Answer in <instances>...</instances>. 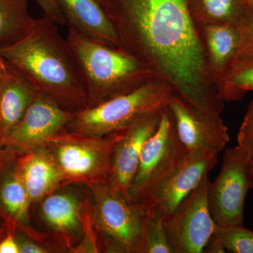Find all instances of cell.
<instances>
[{
	"label": "cell",
	"instance_id": "cell-33",
	"mask_svg": "<svg viewBox=\"0 0 253 253\" xmlns=\"http://www.w3.org/2000/svg\"><path fill=\"white\" fill-rule=\"evenodd\" d=\"M4 67H5L4 60L1 59V58H0V75H1V73H3V71H4Z\"/></svg>",
	"mask_w": 253,
	"mask_h": 253
},
{
	"label": "cell",
	"instance_id": "cell-23",
	"mask_svg": "<svg viewBox=\"0 0 253 253\" xmlns=\"http://www.w3.org/2000/svg\"><path fill=\"white\" fill-rule=\"evenodd\" d=\"M139 253H173L166 234L164 217L154 208H146Z\"/></svg>",
	"mask_w": 253,
	"mask_h": 253
},
{
	"label": "cell",
	"instance_id": "cell-8",
	"mask_svg": "<svg viewBox=\"0 0 253 253\" xmlns=\"http://www.w3.org/2000/svg\"><path fill=\"white\" fill-rule=\"evenodd\" d=\"M253 158L239 145L226 149L220 172L210 183L208 205L219 226L244 225L246 194L251 189Z\"/></svg>",
	"mask_w": 253,
	"mask_h": 253
},
{
	"label": "cell",
	"instance_id": "cell-15",
	"mask_svg": "<svg viewBox=\"0 0 253 253\" xmlns=\"http://www.w3.org/2000/svg\"><path fill=\"white\" fill-rule=\"evenodd\" d=\"M32 206L18 166L17 153L1 147L0 208L14 227L32 231L35 230L31 222Z\"/></svg>",
	"mask_w": 253,
	"mask_h": 253
},
{
	"label": "cell",
	"instance_id": "cell-22",
	"mask_svg": "<svg viewBox=\"0 0 253 253\" xmlns=\"http://www.w3.org/2000/svg\"><path fill=\"white\" fill-rule=\"evenodd\" d=\"M215 86L223 101H238L253 91V57L236 56Z\"/></svg>",
	"mask_w": 253,
	"mask_h": 253
},
{
	"label": "cell",
	"instance_id": "cell-31",
	"mask_svg": "<svg viewBox=\"0 0 253 253\" xmlns=\"http://www.w3.org/2000/svg\"><path fill=\"white\" fill-rule=\"evenodd\" d=\"M14 228L0 208V240L10 231L14 230Z\"/></svg>",
	"mask_w": 253,
	"mask_h": 253
},
{
	"label": "cell",
	"instance_id": "cell-5",
	"mask_svg": "<svg viewBox=\"0 0 253 253\" xmlns=\"http://www.w3.org/2000/svg\"><path fill=\"white\" fill-rule=\"evenodd\" d=\"M122 134L94 136L65 129L44 143L62 175L63 186L107 183L113 150Z\"/></svg>",
	"mask_w": 253,
	"mask_h": 253
},
{
	"label": "cell",
	"instance_id": "cell-6",
	"mask_svg": "<svg viewBox=\"0 0 253 253\" xmlns=\"http://www.w3.org/2000/svg\"><path fill=\"white\" fill-rule=\"evenodd\" d=\"M189 151L181 142L172 113L163 109L157 130L145 143L128 193L133 203L149 207L161 186L181 166Z\"/></svg>",
	"mask_w": 253,
	"mask_h": 253
},
{
	"label": "cell",
	"instance_id": "cell-14",
	"mask_svg": "<svg viewBox=\"0 0 253 253\" xmlns=\"http://www.w3.org/2000/svg\"><path fill=\"white\" fill-rule=\"evenodd\" d=\"M217 162L218 154L215 153L189 152L184 162L161 186L146 208H154L163 217H168L199 185Z\"/></svg>",
	"mask_w": 253,
	"mask_h": 253
},
{
	"label": "cell",
	"instance_id": "cell-2",
	"mask_svg": "<svg viewBox=\"0 0 253 253\" xmlns=\"http://www.w3.org/2000/svg\"><path fill=\"white\" fill-rule=\"evenodd\" d=\"M0 58L65 109L75 113L87 106L84 83L67 40L60 34L59 25L44 16L36 19L22 40L0 47Z\"/></svg>",
	"mask_w": 253,
	"mask_h": 253
},
{
	"label": "cell",
	"instance_id": "cell-17",
	"mask_svg": "<svg viewBox=\"0 0 253 253\" xmlns=\"http://www.w3.org/2000/svg\"><path fill=\"white\" fill-rule=\"evenodd\" d=\"M18 162L33 206L63 186L61 172L44 144L18 154Z\"/></svg>",
	"mask_w": 253,
	"mask_h": 253
},
{
	"label": "cell",
	"instance_id": "cell-12",
	"mask_svg": "<svg viewBox=\"0 0 253 253\" xmlns=\"http://www.w3.org/2000/svg\"><path fill=\"white\" fill-rule=\"evenodd\" d=\"M163 109L146 113L136 119L123 130L122 136L115 146L107 184L115 193L128 199L143 148L157 130Z\"/></svg>",
	"mask_w": 253,
	"mask_h": 253
},
{
	"label": "cell",
	"instance_id": "cell-35",
	"mask_svg": "<svg viewBox=\"0 0 253 253\" xmlns=\"http://www.w3.org/2000/svg\"><path fill=\"white\" fill-rule=\"evenodd\" d=\"M2 139H1V135H0V149H1V147H2Z\"/></svg>",
	"mask_w": 253,
	"mask_h": 253
},
{
	"label": "cell",
	"instance_id": "cell-21",
	"mask_svg": "<svg viewBox=\"0 0 253 253\" xmlns=\"http://www.w3.org/2000/svg\"><path fill=\"white\" fill-rule=\"evenodd\" d=\"M196 26L211 23L236 24L249 8L244 0H187Z\"/></svg>",
	"mask_w": 253,
	"mask_h": 253
},
{
	"label": "cell",
	"instance_id": "cell-16",
	"mask_svg": "<svg viewBox=\"0 0 253 253\" xmlns=\"http://www.w3.org/2000/svg\"><path fill=\"white\" fill-rule=\"evenodd\" d=\"M4 62V71L0 75V135L2 142L21 122L38 91L22 72L5 60Z\"/></svg>",
	"mask_w": 253,
	"mask_h": 253
},
{
	"label": "cell",
	"instance_id": "cell-27",
	"mask_svg": "<svg viewBox=\"0 0 253 253\" xmlns=\"http://www.w3.org/2000/svg\"><path fill=\"white\" fill-rule=\"evenodd\" d=\"M238 145L253 157V99L249 104L247 111L241 123L237 134Z\"/></svg>",
	"mask_w": 253,
	"mask_h": 253
},
{
	"label": "cell",
	"instance_id": "cell-9",
	"mask_svg": "<svg viewBox=\"0 0 253 253\" xmlns=\"http://www.w3.org/2000/svg\"><path fill=\"white\" fill-rule=\"evenodd\" d=\"M209 174L168 217H164L173 253H201L214 234L217 224L208 205Z\"/></svg>",
	"mask_w": 253,
	"mask_h": 253
},
{
	"label": "cell",
	"instance_id": "cell-20",
	"mask_svg": "<svg viewBox=\"0 0 253 253\" xmlns=\"http://www.w3.org/2000/svg\"><path fill=\"white\" fill-rule=\"evenodd\" d=\"M36 21L30 14L28 0H0V47L22 40Z\"/></svg>",
	"mask_w": 253,
	"mask_h": 253
},
{
	"label": "cell",
	"instance_id": "cell-3",
	"mask_svg": "<svg viewBox=\"0 0 253 253\" xmlns=\"http://www.w3.org/2000/svg\"><path fill=\"white\" fill-rule=\"evenodd\" d=\"M84 83L91 107L137 89L158 78L149 66L120 47L68 27L66 38Z\"/></svg>",
	"mask_w": 253,
	"mask_h": 253
},
{
	"label": "cell",
	"instance_id": "cell-1",
	"mask_svg": "<svg viewBox=\"0 0 253 253\" xmlns=\"http://www.w3.org/2000/svg\"><path fill=\"white\" fill-rule=\"evenodd\" d=\"M121 49L142 61L185 102L221 116L224 101L210 73L187 0H97Z\"/></svg>",
	"mask_w": 253,
	"mask_h": 253
},
{
	"label": "cell",
	"instance_id": "cell-11",
	"mask_svg": "<svg viewBox=\"0 0 253 253\" xmlns=\"http://www.w3.org/2000/svg\"><path fill=\"white\" fill-rule=\"evenodd\" d=\"M73 113L38 91L21 122L3 141L2 147L18 154L39 147L66 129Z\"/></svg>",
	"mask_w": 253,
	"mask_h": 253
},
{
	"label": "cell",
	"instance_id": "cell-32",
	"mask_svg": "<svg viewBox=\"0 0 253 253\" xmlns=\"http://www.w3.org/2000/svg\"><path fill=\"white\" fill-rule=\"evenodd\" d=\"M246 6L253 12V0H244Z\"/></svg>",
	"mask_w": 253,
	"mask_h": 253
},
{
	"label": "cell",
	"instance_id": "cell-28",
	"mask_svg": "<svg viewBox=\"0 0 253 253\" xmlns=\"http://www.w3.org/2000/svg\"><path fill=\"white\" fill-rule=\"evenodd\" d=\"M42 11L43 16L59 26H66V20L57 0H34Z\"/></svg>",
	"mask_w": 253,
	"mask_h": 253
},
{
	"label": "cell",
	"instance_id": "cell-13",
	"mask_svg": "<svg viewBox=\"0 0 253 253\" xmlns=\"http://www.w3.org/2000/svg\"><path fill=\"white\" fill-rule=\"evenodd\" d=\"M168 106L178 136L189 152L219 154L225 149L230 138L221 117L205 114L175 94Z\"/></svg>",
	"mask_w": 253,
	"mask_h": 253
},
{
	"label": "cell",
	"instance_id": "cell-26",
	"mask_svg": "<svg viewBox=\"0 0 253 253\" xmlns=\"http://www.w3.org/2000/svg\"><path fill=\"white\" fill-rule=\"evenodd\" d=\"M239 33V48L236 56L253 57V12L249 9L236 23Z\"/></svg>",
	"mask_w": 253,
	"mask_h": 253
},
{
	"label": "cell",
	"instance_id": "cell-25",
	"mask_svg": "<svg viewBox=\"0 0 253 253\" xmlns=\"http://www.w3.org/2000/svg\"><path fill=\"white\" fill-rule=\"evenodd\" d=\"M17 243L19 253H51L63 252L56 243L45 237L44 234H29L19 227L12 231Z\"/></svg>",
	"mask_w": 253,
	"mask_h": 253
},
{
	"label": "cell",
	"instance_id": "cell-29",
	"mask_svg": "<svg viewBox=\"0 0 253 253\" xmlns=\"http://www.w3.org/2000/svg\"><path fill=\"white\" fill-rule=\"evenodd\" d=\"M0 253H19L17 243L12 231L0 240Z\"/></svg>",
	"mask_w": 253,
	"mask_h": 253
},
{
	"label": "cell",
	"instance_id": "cell-19",
	"mask_svg": "<svg viewBox=\"0 0 253 253\" xmlns=\"http://www.w3.org/2000/svg\"><path fill=\"white\" fill-rule=\"evenodd\" d=\"M197 28L210 73L215 84L237 56L239 31L236 24L231 23H211Z\"/></svg>",
	"mask_w": 253,
	"mask_h": 253
},
{
	"label": "cell",
	"instance_id": "cell-10",
	"mask_svg": "<svg viewBox=\"0 0 253 253\" xmlns=\"http://www.w3.org/2000/svg\"><path fill=\"white\" fill-rule=\"evenodd\" d=\"M69 186H61L44 198L40 204V216L53 241L71 253L84 235L92 203L83 201Z\"/></svg>",
	"mask_w": 253,
	"mask_h": 253
},
{
	"label": "cell",
	"instance_id": "cell-18",
	"mask_svg": "<svg viewBox=\"0 0 253 253\" xmlns=\"http://www.w3.org/2000/svg\"><path fill=\"white\" fill-rule=\"evenodd\" d=\"M66 26L86 36L121 48L112 23L97 0H57Z\"/></svg>",
	"mask_w": 253,
	"mask_h": 253
},
{
	"label": "cell",
	"instance_id": "cell-24",
	"mask_svg": "<svg viewBox=\"0 0 253 253\" xmlns=\"http://www.w3.org/2000/svg\"><path fill=\"white\" fill-rule=\"evenodd\" d=\"M214 234L228 252L253 253V231L244 225L219 226L217 224Z\"/></svg>",
	"mask_w": 253,
	"mask_h": 253
},
{
	"label": "cell",
	"instance_id": "cell-7",
	"mask_svg": "<svg viewBox=\"0 0 253 253\" xmlns=\"http://www.w3.org/2000/svg\"><path fill=\"white\" fill-rule=\"evenodd\" d=\"M87 187L93 197L91 221L104 252L139 253L146 209L115 193L106 182Z\"/></svg>",
	"mask_w": 253,
	"mask_h": 253
},
{
	"label": "cell",
	"instance_id": "cell-4",
	"mask_svg": "<svg viewBox=\"0 0 253 253\" xmlns=\"http://www.w3.org/2000/svg\"><path fill=\"white\" fill-rule=\"evenodd\" d=\"M174 94L166 82L154 78L130 92L75 112L66 129L94 136L118 132L143 115L167 106Z\"/></svg>",
	"mask_w": 253,
	"mask_h": 253
},
{
	"label": "cell",
	"instance_id": "cell-34",
	"mask_svg": "<svg viewBox=\"0 0 253 253\" xmlns=\"http://www.w3.org/2000/svg\"><path fill=\"white\" fill-rule=\"evenodd\" d=\"M252 163V170H251V189H253V157Z\"/></svg>",
	"mask_w": 253,
	"mask_h": 253
},
{
	"label": "cell",
	"instance_id": "cell-30",
	"mask_svg": "<svg viewBox=\"0 0 253 253\" xmlns=\"http://www.w3.org/2000/svg\"><path fill=\"white\" fill-rule=\"evenodd\" d=\"M226 252L225 248L220 241V239L215 235L212 234L211 239H209L206 247L204 250L205 253H224Z\"/></svg>",
	"mask_w": 253,
	"mask_h": 253
}]
</instances>
